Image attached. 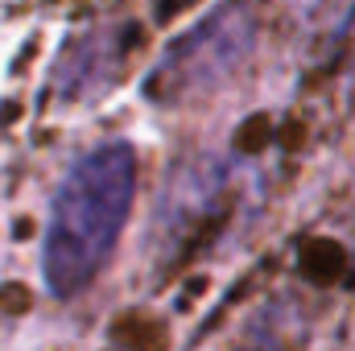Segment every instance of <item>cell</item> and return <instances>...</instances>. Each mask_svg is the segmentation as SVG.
<instances>
[{
    "label": "cell",
    "instance_id": "6da1fadb",
    "mask_svg": "<svg viewBox=\"0 0 355 351\" xmlns=\"http://www.w3.org/2000/svg\"><path fill=\"white\" fill-rule=\"evenodd\" d=\"M132 194L137 153L124 141L95 145L71 166V174L54 190L42 236V277L54 298L71 302L103 273L128 223Z\"/></svg>",
    "mask_w": 355,
    "mask_h": 351
},
{
    "label": "cell",
    "instance_id": "7a4b0ae2",
    "mask_svg": "<svg viewBox=\"0 0 355 351\" xmlns=\"http://www.w3.org/2000/svg\"><path fill=\"white\" fill-rule=\"evenodd\" d=\"M252 42H257L252 4L227 0L162 50L157 67L145 75V95L153 103H182L190 95L219 87L252 54Z\"/></svg>",
    "mask_w": 355,
    "mask_h": 351
},
{
    "label": "cell",
    "instance_id": "3957f363",
    "mask_svg": "<svg viewBox=\"0 0 355 351\" xmlns=\"http://www.w3.org/2000/svg\"><path fill=\"white\" fill-rule=\"evenodd\" d=\"M198 0H157V17L162 21H174L178 12H186V8H194Z\"/></svg>",
    "mask_w": 355,
    "mask_h": 351
}]
</instances>
